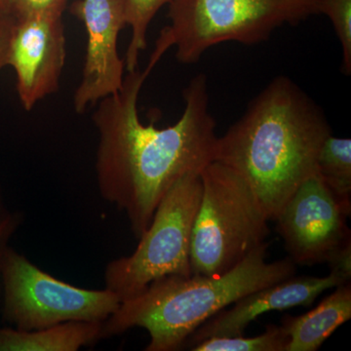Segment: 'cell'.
<instances>
[{
	"label": "cell",
	"mask_w": 351,
	"mask_h": 351,
	"mask_svg": "<svg viewBox=\"0 0 351 351\" xmlns=\"http://www.w3.org/2000/svg\"><path fill=\"white\" fill-rule=\"evenodd\" d=\"M152 69L124 76L121 89L97 104L96 177L101 197L123 212L140 239L165 193L182 176L214 161L216 120L210 112L207 78L197 75L184 89L186 107L173 125H145L138 117L141 90Z\"/></svg>",
	"instance_id": "6da1fadb"
},
{
	"label": "cell",
	"mask_w": 351,
	"mask_h": 351,
	"mask_svg": "<svg viewBox=\"0 0 351 351\" xmlns=\"http://www.w3.org/2000/svg\"><path fill=\"white\" fill-rule=\"evenodd\" d=\"M331 134L322 110L293 80L278 76L217 138L214 161L241 176L274 221L298 186L317 173L318 152Z\"/></svg>",
	"instance_id": "7a4b0ae2"
},
{
	"label": "cell",
	"mask_w": 351,
	"mask_h": 351,
	"mask_svg": "<svg viewBox=\"0 0 351 351\" xmlns=\"http://www.w3.org/2000/svg\"><path fill=\"white\" fill-rule=\"evenodd\" d=\"M269 242H263L239 265L217 276H167L138 295L120 302L101 324V339L119 336L132 328L147 330V351H177L189 337L226 307L261 288L295 276L289 258L267 263Z\"/></svg>",
	"instance_id": "3957f363"
},
{
	"label": "cell",
	"mask_w": 351,
	"mask_h": 351,
	"mask_svg": "<svg viewBox=\"0 0 351 351\" xmlns=\"http://www.w3.org/2000/svg\"><path fill=\"white\" fill-rule=\"evenodd\" d=\"M320 14V0H172L149 63L173 46L180 63L193 64L210 48L234 41L254 45L284 25Z\"/></svg>",
	"instance_id": "277c9868"
},
{
	"label": "cell",
	"mask_w": 351,
	"mask_h": 351,
	"mask_svg": "<svg viewBox=\"0 0 351 351\" xmlns=\"http://www.w3.org/2000/svg\"><path fill=\"white\" fill-rule=\"evenodd\" d=\"M200 177L202 195L191 234V271L221 276L265 242L269 219L248 182L232 168L212 161Z\"/></svg>",
	"instance_id": "5b68a950"
},
{
	"label": "cell",
	"mask_w": 351,
	"mask_h": 351,
	"mask_svg": "<svg viewBox=\"0 0 351 351\" xmlns=\"http://www.w3.org/2000/svg\"><path fill=\"white\" fill-rule=\"evenodd\" d=\"M201 195L200 172L182 176L159 202L136 250L108 263L104 274L106 288L120 302L164 276L193 274L191 234Z\"/></svg>",
	"instance_id": "8992f818"
},
{
	"label": "cell",
	"mask_w": 351,
	"mask_h": 351,
	"mask_svg": "<svg viewBox=\"0 0 351 351\" xmlns=\"http://www.w3.org/2000/svg\"><path fill=\"white\" fill-rule=\"evenodd\" d=\"M0 284L2 318L21 331L69 321L103 323L121 302L107 288L88 290L55 278L11 245L2 257Z\"/></svg>",
	"instance_id": "52a82bcc"
},
{
	"label": "cell",
	"mask_w": 351,
	"mask_h": 351,
	"mask_svg": "<svg viewBox=\"0 0 351 351\" xmlns=\"http://www.w3.org/2000/svg\"><path fill=\"white\" fill-rule=\"evenodd\" d=\"M350 212L317 173L307 178L274 219L288 258L295 265L327 262L332 252L351 239L346 225Z\"/></svg>",
	"instance_id": "ba28073f"
},
{
	"label": "cell",
	"mask_w": 351,
	"mask_h": 351,
	"mask_svg": "<svg viewBox=\"0 0 351 351\" xmlns=\"http://www.w3.org/2000/svg\"><path fill=\"white\" fill-rule=\"evenodd\" d=\"M69 11L82 21L87 34L82 82L73 97L75 112L83 113L123 84L125 63L117 43L127 25L125 6L124 0H75Z\"/></svg>",
	"instance_id": "9c48e42d"
},
{
	"label": "cell",
	"mask_w": 351,
	"mask_h": 351,
	"mask_svg": "<svg viewBox=\"0 0 351 351\" xmlns=\"http://www.w3.org/2000/svg\"><path fill=\"white\" fill-rule=\"evenodd\" d=\"M63 16H32L16 20L7 66L13 69L21 104L32 110L56 93L66 63Z\"/></svg>",
	"instance_id": "30bf717a"
},
{
	"label": "cell",
	"mask_w": 351,
	"mask_h": 351,
	"mask_svg": "<svg viewBox=\"0 0 351 351\" xmlns=\"http://www.w3.org/2000/svg\"><path fill=\"white\" fill-rule=\"evenodd\" d=\"M345 283L330 272L325 277L293 276L258 289L235 302L232 308L223 309L201 325L189 337L184 348H191L214 337L241 336L252 321L262 314L295 306H311L323 292Z\"/></svg>",
	"instance_id": "8fae6325"
},
{
	"label": "cell",
	"mask_w": 351,
	"mask_h": 351,
	"mask_svg": "<svg viewBox=\"0 0 351 351\" xmlns=\"http://www.w3.org/2000/svg\"><path fill=\"white\" fill-rule=\"evenodd\" d=\"M351 318V283L336 287L313 311L282 319L288 336L286 351H316L339 326Z\"/></svg>",
	"instance_id": "7c38bea8"
},
{
	"label": "cell",
	"mask_w": 351,
	"mask_h": 351,
	"mask_svg": "<svg viewBox=\"0 0 351 351\" xmlns=\"http://www.w3.org/2000/svg\"><path fill=\"white\" fill-rule=\"evenodd\" d=\"M103 323L69 321L34 331L0 327V351H76L101 341Z\"/></svg>",
	"instance_id": "4fadbf2b"
},
{
	"label": "cell",
	"mask_w": 351,
	"mask_h": 351,
	"mask_svg": "<svg viewBox=\"0 0 351 351\" xmlns=\"http://www.w3.org/2000/svg\"><path fill=\"white\" fill-rule=\"evenodd\" d=\"M316 169L337 198L351 209L350 138L328 136L318 152Z\"/></svg>",
	"instance_id": "5bb4252c"
},
{
	"label": "cell",
	"mask_w": 351,
	"mask_h": 351,
	"mask_svg": "<svg viewBox=\"0 0 351 351\" xmlns=\"http://www.w3.org/2000/svg\"><path fill=\"white\" fill-rule=\"evenodd\" d=\"M172 0H124L126 24L131 27L130 43L124 63L127 73L138 68L140 53L147 48V29L156 13Z\"/></svg>",
	"instance_id": "9a60e30c"
},
{
	"label": "cell",
	"mask_w": 351,
	"mask_h": 351,
	"mask_svg": "<svg viewBox=\"0 0 351 351\" xmlns=\"http://www.w3.org/2000/svg\"><path fill=\"white\" fill-rule=\"evenodd\" d=\"M288 336L282 326L269 325L260 336L246 338L237 337H214L196 343L193 351H286Z\"/></svg>",
	"instance_id": "2e32d148"
},
{
	"label": "cell",
	"mask_w": 351,
	"mask_h": 351,
	"mask_svg": "<svg viewBox=\"0 0 351 351\" xmlns=\"http://www.w3.org/2000/svg\"><path fill=\"white\" fill-rule=\"evenodd\" d=\"M320 14L331 20L343 48V69L351 73V0H320Z\"/></svg>",
	"instance_id": "e0dca14e"
},
{
	"label": "cell",
	"mask_w": 351,
	"mask_h": 351,
	"mask_svg": "<svg viewBox=\"0 0 351 351\" xmlns=\"http://www.w3.org/2000/svg\"><path fill=\"white\" fill-rule=\"evenodd\" d=\"M69 0H13L12 15L16 20L32 16H63Z\"/></svg>",
	"instance_id": "ac0fdd59"
},
{
	"label": "cell",
	"mask_w": 351,
	"mask_h": 351,
	"mask_svg": "<svg viewBox=\"0 0 351 351\" xmlns=\"http://www.w3.org/2000/svg\"><path fill=\"white\" fill-rule=\"evenodd\" d=\"M327 263L330 265V272L343 279L345 282H350L351 279V239L346 240L336 249Z\"/></svg>",
	"instance_id": "d6986e66"
},
{
	"label": "cell",
	"mask_w": 351,
	"mask_h": 351,
	"mask_svg": "<svg viewBox=\"0 0 351 351\" xmlns=\"http://www.w3.org/2000/svg\"><path fill=\"white\" fill-rule=\"evenodd\" d=\"M22 223V213L12 211H10L6 218L0 223V267H1V260L4 252L7 247L10 246L14 235L19 230ZM0 295H1V284H0Z\"/></svg>",
	"instance_id": "ffe728a7"
},
{
	"label": "cell",
	"mask_w": 351,
	"mask_h": 351,
	"mask_svg": "<svg viewBox=\"0 0 351 351\" xmlns=\"http://www.w3.org/2000/svg\"><path fill=\"white\" fill-rule=\"evenodd\" d=\"M15 24L12 14L0 12V71L7 66L9 43Z\"/></svg>",
	"instance_id": "44dd1931"
},
{
	"label": "cell",
	"mask_w": 351,
	"mask_h": 351,
	"mask_svg": "<svg viewBox=\"0 0 351 351\" xmlns=\"http://www.w3.org/2000/svg\"><path fill=\"white\" fill-rule=\"evenodd\" d=\"M10 213V210L7 208L5 198L2 193L1 186H0V223L6 218L7 215Z\"/></svg>",
	"instance_id": "7402d4cb"
},
{
	"label": "cell",
	"mask_w": 351,
	"mask_h": 351,
	"mask_svg": "<svg viewBox=\"0 0 351 351\" xmlns=\"http://www.w3.org/2000/svg\"><path fill=\"white\" fill-rule=\"evenodd\" d=\"M13 0H0V12L12 14Z\"/></svg>",
	"instance_id": "603a6c76"
}]
</instances>
